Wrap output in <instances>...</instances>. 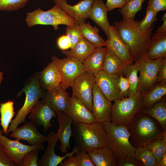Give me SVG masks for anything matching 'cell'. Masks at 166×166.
<instances>
[{
    "label": "cell",
    "instance_id": "cell-1",
    "mask_svg": "<svg viewBox=\"0 0 166 166\" xmlns=\"http://www.w3.org/2000/svg\"><path fill=\"white\" fill-rule=\"evenodd\" d=\"M139 22L131 19L114 22L119 37L129 47L135 62L144 56L153 30H141Z\"/></svg>",
    "mask_w": 166,
    "mask_h": 166
},
{
    "label": "cell",
    "instance_id": "cell-2",
    "mask_svg": "<svg viewBox=\"0 0 166 166\" xmlns=\"http://www.w3.org/2000/svg\"><path fill=\"white\" fill-rule=\"evenodd\" d=\"M137 148L143 147L166 135L159 123L150 116L139 112L127 126Z\"/></svg>",
    "mask_w": 166,
    "mask_h": 166
},
{
    "label": "cell",
    "instance_id": "cell-3",
    "mask_svg": "<svg viewBox=\"0 0 166 166\" xmlns=\"http://www.w3.org/2000/svg\"><path fill=\"white\" fill-rule=\"evenodd\" d=\"M72 126V135L79 151L88 152L107 146L106 134L102 124L97 122L91 123L73 122Z\"/></svg>",
    "mask_w": 166,
    "mask_h": 166
},
{
    "label": "cell",
    "instance_id": "cell-4",
    "mask_svg": "<svg viewBox=\"0 0 166 166\" xmlns=\"http://www.w3.org/2000/svg\"><path fill=\"white\" fill-rule=\"evenodd\" d=\"M45 92V90L42 88L39 83L37 72L26 80L22 89L17 95L18 97L23 93H25L26 97L24 104L12 121L8 128V133L14 130L20 124L25 123L26 116L39 101V99L42 98Z\"/></svg>",
    "mask_w": 166,
    "mask_h": 166
},
{
    "label": "cell",
    "instance_id": "cell-5",
    "mask_svg": "<svg viewBox=\"0 0 166 166\" xmlns=\"http://www.w3.org/2000/svg\"><path fill=\"white\" fill-rule=\"evenodd\" d=\"M102 125L106 134L107 146L117 157H134L136 148L129 141L130 135L127 126L116 125L110 121L104 122Z\"/></svg>",
    "mask_w": 166,
    "mask_h": 166
},
{
    "label": "cell",
    "instance_id": "cell-6",
    "mask_svg": "<svg viewBox=\"0 0 166 166\" xmlns=\"http://www.w3.org/2000/svg\"><path fill=\"white\" fill-rule=\"evenodd\" d=\"M143 96L139 91L134 95L114 101L110 122L117 125L127 126L142 109Z\"/></svg>",
    "mask_w": 166,
    "mask_h": 166
},
{
    "label": "cell",
    "instance_id": "cell-7",
    "mask_svg": "<svg viewBox=\"0 0 166 166\" xmlns=\"http://www.w3.org/2000/svg\"><path fill=\"white\" fill-rule=\"evenodd\" d=\"M26 22L29 27L38 25H50L55 30L59 28L60 25L68 26L76 24L75 20L57 4L47 11L38 8L31 12L27 13Z\"/></svg>",
    "mask_w": 166,
    "mask_h": 166
},
{
    "label": "cell",
    "instance_id": "cell-8",
    "mask_svg": "<svg viewBox=\"0 0 166 166\" xmlns=\"http://www.w3.org/2000/svg\"><path fill=\"white\" fill-rule=\"evenodd\" d=\"M51 60L57 67L61 77V81L58 86L66 91L71 87L74 81L85 71L83 63L73 57L60 59L53 56Z\"/></svg>",
    "mask_w": 166,
    "mask_h": 166
},
{
    "label": "cell",
    "instance_id": "cell-9",
    "mask_svg": "<svg viewBox=\"0 0 166 166\" xmlns=\"http://www.w3.org/2000/svg\"><path fill=\"white\" fill-rule=\"evenodd\" d=\"M164 59L150 60L143 56L135 62L139 73L138 91L141 93L148 91L158 83V72Z\"/></svg>",
    "mask_w": 166,
    "mask_h": 166
},
{
    "label": "cell",
    "instance_id": "cell-10",
    "mask_svg": "<svg viewBox=\"0 0 166 166\" xmlns=\"http://www.w3.org/2000/svg\"><path fill=\"white\" fill-rule=\"evenodd\" d=\"M95 83L93 74L85 71L77 78L71 86L72 97L83 104L92 112L93 90Z\"/></svg>",
    "mask_w": 166,
    "mask_h": 166
},
{
    "label": "cell",
    "instance_id": "cell-11",
    "mask_svg": "<svg viewBox=\"0 0 166 166\" xmlns=\"http://www.w3.org/2000/svg\"><path fill=\"white\" fill-rule=\"evenodd\" d=\"M112 104L100 90L96 83L93 90L92 112L97 122L110 121Z\"/></svg>",
    "mask_w": 166,
    "mask_h": 166
},
{
    "label": "cell",
    "instance_id": "cell-12",
    "mask_svg": "<svg viewBox=\"0 0 166 166\" xmlns=\"http://www.w3.org/2000/svg\"><path fill=\"white\" fill-rule=\"evenodd\" d=\"M0 143L6 150L11 160L18 166H20L24 156L27 152L36 149L42 150L44 148L43 144L27 145L22 143L18 140H12L2 134H0Z\"/></svg>",
    "mask_w": 166,
    "mask_h": 166
},
{
    "label": "cell",
    "instance_id": "cell-13",
    "mask_svg": "<svg viewBox=\"0 0 166 166\" xmlns=\"http://www.w3.org/2000/svg\"><path fill=\"white\" fill-rule=\"evenodd\" d=\"M46 136L47 146L43 156L38 161V166H57L64 159L73 156L79 151L75 146L71 152H67L64 156L57 155L54 151L56 143L59 140L56 133L51 131Z\"/></svg>",
    "mask_w": 166,
    "mask_h": 166
},
{
    "label": "cell",
    "instance_id": "cell-14",
    "mask_svg": "<svg viewBox=\"0 0 166 166\" xmlns=\"http://www.w3.org/2000/svg\"><path fill=\"white\" fill-rule=\"evenodd\" d=\"M109 33V37L105 41V46L109 48L126 64H133L134 61L130 49L120 38L114 26H110Z\"/></svg>",
    "mask_w": 166,
    "mask_h": 166
},
{
    "label": "cell",
    "instance_id": "cell-15",
    "mask_svg": "<svg viewBox=\"0 0 166 166\" xmlns=\"http://www.w3.org/2000/svg\"><path fill=\"white\" fill-rule=\"evenodd\" d=\"M94 0H82L76 4L70 5L66 0L54 2L79 25L85 23L89 16Z\"/></svg>",
    "mask_w": 166,
    "mask_h": 166
},
{
    "label": "cell",
    "instance_id": "cell-16",
    "mask_svg": "<svg viewBox=\"0 0 166 166\" xmlns=\"http://www.w3.org/2000/svg\"><path fill=\"white\" fill-rule=\"evenodd\" d=\"M118 76L109 74L101 70L95 77V83L100 90L107 98L111 101L124 97L117 86Z\"/></svg>",
    "mask_w": 166,
    "mask_h": 166
},
{
    "label": "cell",
    "instance_id": "cell-17",
    "mask_svg": "<svg viewBox=\"0 0 166 166\" xmlns=\"http://www.w3.org/2000/svg\"><path fill=\"white\" fill-rule=\"evenodd\" d=\"M12 137L27 141L32 145H42L47 141V136L42 134L37 126L32 121L25 123L22 126L17 128L10 134Z\"/></svg>",
    "mask_w": 166,
    "mask_h": 166
},
{
    "label": "cell",
    "instance_id": "cell-18",
    "mask_svg": "<svg viewBox=\"0 0 166 166\" xmlns=\"http://www.w3.org/2000/svg\"><path fill=\"white\" fill-rule=\"evenodd\" d=\"M73 122L80 123H91L97 122L92 112L80 102L69 96L64 112Z\"/></svg>",
    "mask_w": 166,
    "mask_h": 166
},
{
    "label": "cell",
    "instance_id": "cell-19",
    "mask_svg": "<svg viewBox=\"0 0 166 166\" xmlns=\"http://www.w3.org/2000/svg\"><path fill=\"white\" fill-rule=\"evenodd\" d=\"M28 118L37 126H42L46 132L54 125L50 123L53 117L57 118L55 111L47 104L39 101L32 109Z\"/></svg>",
    "mask_w": 166,
    "mask_h": 166
},
{
    "label": "cell",
    "instance_id": "cell-20",
    "mask_svg": "<svg viewBox=\"0 0 166 166\" xmlns=\"http://www.w3.org/2000/svg\"><path fill=\"white\" fill-rule=\"evenodd\" d=\"M56 113L59 123L56 135L60 142L59 149L63 154L68 152L67 149L70 147L69 140L72 135V125L73 121L64 112L59 111Z\"/></svg>",
    "mask_w": 166,
    "mask_h": 166
},
{
    "label": "cell",
    "instance_id": "cell-21",
    "mask_svg": "<svg viewBox=\"0 0 166 166\" xmlns=\"http://www.w3.org/2000/svg\"><path fill=\"white\" fill-rule=\"evenodd\" d=\"M38 78L40 86L49 90L59 85L61 77L56 64L53 61L42 71L37 72Z\"/></svg>",
    "mask_w": 166,
    "mask_h": 166
},
{
    "label": "cell",
    "instance_id": "cell-22",
    "mask_svg": "<svg viewBox=\"0 0 166 166\" xmlns=\"http://www.w3.org/2000/svg\"><path fill=\"white\" fill-rule=\"evenodd\" d=\"M144 57L150 60L166 58V32H156L153 34Z\"/></svg>",
    "mask_w": 166,
    "mask_h": 166
},
{
    "label": "cell",
    "instance_id": "cell-23",
    "mask_svg": "<svg viewBox=\"0 0 166 166\" xmlns=\"http://www.w3.org/2000/svg\"><path fill=\"white\" fill-rule=\"evenodd\" d=\"M69 96V93L58 86L45 92L42 101L48 105L55 112H65Z\"/></svg>",
    "mask_w": 166,
    "mask_h": 166
},
{
    "label": "cell",
    "instance_id": "cell-24",
    "mask_svg": "<svg viewBox=\"0 0 166 166\" xmlns=\"http://www.w3.org/2000/svg\"><path fill=\"white\" fill-rule=\"evenodd\" d=\"M108 9L103 0H94L89 18L104 31L109 38L110 25L107 16Z\"/></svg>",
    "mask_w": 166,
    "mask_h": 166
},
{
    "label": "cell",
    "instance_id": "cell-25",
    "mask_svg": "<svg viewBox=\"0 0 166 166\" xmlns=\"http://www.w3.org/2000/svg\"><path fill=\"white\" fill-rule=\"evenodd\" d=\"M107 50L106 46L96 48L83 62L85 71L93 74L96 77L102 70Z\"/></svg>",
    "mask_w": 166,
    "mask_h": 166
},
{
    "label": "cell",
    "instance_id": "cell-26",
    "mask_svg": "<svg viewBox=\"0 0 166 166\" xmlns=\"http://www.w3.org/2000/svg\"><path fill=\"white\" fill-rule=\"evenodd\" d=\"M96 166H117V158L108 146L94 149L88 152Z\"/></svg>",
    "mask_w": 166,
    "mask_h": 166
},
{
    "label": "cell",
    "instance_id": "cell-27",
    "mask_svg": "<svg viewBox=\"0 0 166 166\" xmlns=\"http://www.w3.org/2000/svg\"><path fill=\"white\" fill-rule=\"evenodd\" d=\"M107 47L106 53L102 70L111 74L118 75L122 74L127 65L118 58L109 48Z\"/></svg>",
    "mask_w": 166,
    "mask_h": 166
},
{
    "label": "cell",
    "instance_id": "cell-28",
    "mask_svg": "<svg viewBox=\"0 0 166 166\" xmlns=\"http://www.w3.org/2000/svg\"><path fill=\"white\" fill-rule=\"evenodd\" d=\"M140 112L146 113L155 119L164 131H166V102L164 96L151 106L142 109Z\"/></svg>",
    "mask_w": 166,
    "mask_h": 166
},
{
    "label": "cell",
    "instance_id": "cell-29",
    "mask_svg": "<svg viewBox=\"0 0 166 166\" xmlns=\"http://www.w3.org/2000/svg\"><path fill=\"white\" fill-rule=\"evenodd\" d=\"M95 48L93 45L83 37L72 49L63 51L62 53L67 57H74L83 63Z\"/></svg>",
    "mask_w": 166,
    "mask_h": 166
},
{
    "label": "cell",
    "instance_id": "cell-30",
    "mask_svg": "<svg viewBox=\"0 0 166 166\" xmlns=\"http://www.w3.org/2000/svg\"><path fill=\"white\" fill-rule=\"evenodd\" d=\"M79 25L82 37L95 48L105 46V41L99 35V30L96 26L93 27L89 22Z\"/></svg>",
    "mask_w": 166,
    "mask_h": 166
},
{
    "label": "cell",
    "instance_id": "cell-31",
    "mask_svg": "<svg viewBox=\"0 0 166 166\" xmlns=\"http://www.w3.org/2000/svg\"><path fill=\"white\" fill-rule=\"evenodd\" d=\"M142 94V109L148 108L160 100L165 96L166 83L158 82L150 90Z\"/></svg>",
    "mask_w": 166,
    "mask_h": 166
},
{
    "label": "cell",
    "instance_id": "cell-32",
    "mask_svg": "<svg viewBox=\"0 0 166 166\" xmlns=\"http://www.w3.org/2000/svg\"><path fill=\"white\" fill-rule=\"evenodd\" d=\"M138 67L136 62L134 64L127 65L124 70L122 75L127 78L129 84L128 97L134 95L138 91Z\"/></svg>",
    "mask_w": 166,
    "mask_h": 166
},
{
    "label": "cell",
    "instance_id": "cell-33",
    "mask_svg": "<svg viewBox=\"0 0 166 166\" xmlns=\"http://www.w3.org/2000/svg\"><path fill=\"white\" fill-rule=\"evenodd\" d=\"M14 101L8 100L0 104V124L3 132L8 134V130L10 124L15 114L14 111Z\"/></svg>",
    "mask_w": 166,
    "mask_h": 166
},
{
    "label": "cell",
    "instance_id": "cell-34",
    "mask_svg": "<svg viewBox=\"0 0 166 166\" xmlns=\"http://www.w3.org/2000/svg\"><path fill=\"white\" fill-rule=\"evenodd\" d=\"M144 0H132L127 2L121 8L119 12L123 17V20L134 19L136 13L140 10Z\"/></svg>",
    "mask_w": 166,
    "mask_h": 166
},
{
    "label": "cell",
    "instance_id": "cell-35",
    "mask_svg": "<svg viewBox=\"0 0 166 166\" xmlns=\"http://www.w3.org/2000/svg\"><path fill=\"white\" fill-rule=\"evenodd\" d=\"M134 157L141 162L144 166H158L156 160L152 152L145 147L136 148Z\"/></svg>",
    "mask_w": 166,
    "mask_h": 166
},
{
    "label": "cell",
    "instance_id": "cell-36",
    "mask_svg": "<svg viewBox=\"0 0 166 166\" xmlns=\"http://www.w3.org/2000/svg\"><path fill=\"white\" fill-rule=\"evenodd\" d=\"M145 147L152 152L158 165L161 157L166 152V135L163 139L153 141Z\"/></svg>",
    "mask_w": 166,
    "mask_h": 166
},
{
    "label": "cell",
    "instance_id": "cell-37",
    "mask_svg": "<svg viewBox=\"0 0 166 166\" xmlns=\"http://www.w3.org/2000/svg\"><path fill=\"white\" fill-rule=\"evenodd\" d=\"M66 35L69 38L71 44V49H72L83 38L79 25L77 24L67 26L65 28Z\"/></svg>",
    "mask_w": 166,
    "mask_h": 166
},
{
    "label": "cell",
    "instance_id": "cell-38",
    "mask_svg": "<svg viewBox=\"0 0 166 166\" xmlns=\"http://www.w3.org/2000/svg\"><path fill=\"white\" fill-rule=\"evenodd\" d=\"M29 0H0V11H14L24 7Z\"/></svg>",
    "mask_w": 166,
    "mask_h": 166
},
{
    "label": "cell",
    "instance_id": "cell-39",
    "mask_svg": "<svg viewBox=\"0 0 166 166\" xmlns=\"http://www.w3.org/2000/svg\"><path fill=\"white\" fill-rule=\"evenodd\" d=\"M146 13L144 18L140 21L138 24L139 28L143 31L153 28L154 22L157 20L156 16L157 13L147 7Z\"/></svg>",
    "mask_w": 166,
    "mask_h": 166
},
{
    "label": "cell",
    "instance_id": "cell-40",
    "mask_svg": "<svg viewBox=\"0 0 166 166\" xmlns=\"http://www.w3.org/2000/svg\"><path fill=\"white\" fill-rule=\"evenodd\" d=\"M39 150L36 149L27 152L24 156L20 166H38Z\"/></svg>",
    "mask_w": 166,
    "mask_h": 166
},
{
    "label": "cell",
    "instance_id": "cell-41",
    "mask_svg": "<svg viewBox=\"0 0 166 166\" xmlns=\"http://www.w3.org/2000/svg\"><path fill=\"white\" fill-rule=\"evenodd\" d=\"M116 83L117 87L121 95L124 97H128L129 86L127 78L121 74L118 76Z\"/></svg>",
    "mask_w": 166,
    "mask_h": 166
},
{
    "label": "cell",
    "instance_id": "cell-42",
    "mask_svg": "<svg viewBox=\"0 0 166 166\" xmlns=\"http://www.w3.org/2000/svg\"><path fill=\"white\" fill-rule=\"evenodd\" d=\"M75 154L78 166H95L88 152L79 151Z\"/></svg>",
    "mask_w": 166,
    "mask_h": 166
},
{
    "label": "cell",
    "instance_id": "cell-43",
    "mask_svg": "<svg viewBox=\"0 0 166 166\" xmlns=\"http://www.w3.org/2000/svg\"><path fill=\"white\" fill-rule=\"evenodd\" d=\"M118 166H143V164L134 157L124 156L117 157Z\"/></svg>",
    "mask_w": 166,
    "mask_h": 166
},
{
    "label": "cell",
    "instance_id": "cell-44",
    "mask_svg": "<svg viewBox=\"0 0 166 166\" xmlns=\"http://www.w3.org/2000/svg\"><path fill=\"white\" fill-rule=\"evenodd\" d=\"M9 157L7 151L0 143V166H17Z\"/></svg>",
    "mask_w": 166,
    "mask_h": 166
},
{
    "label": "cell",
    "instance_id": "cell-45",
    "mask_svg": "<svg viewBox=\"0 0 166 166\" xmlns=\"http://www.w3.org/2000/svg\"><path fill=\"white\" fill-rule=\"evenodd\" d=\"M147 7L157 13L166 9V0H149Z\"/></svg>",
    "mask_w": 166,
    "mask_h": 166
},
{
    "label": "cell",
    "instance_id": "cell-46",
    "mask_svg": "<svg viewBox=\"0 0 166 166\" xmlns=\"http://www.w3.org/2000/svg\"><path fill=\"white\" fill-rule=\"evenodd\" d=\"M125 0H107L105 4L108 11L116 8H121L127 2Z\"/></svg>",
    "mask_w": 166,
    "mask_h": 166
},
{
    "label": "cell",
    "instance_id": "cell-47",
    "mask_svg": "<svg viewBox=\"0 0 166 166\" xmlns=\"http://www.w3.org/2000/svg\"><path fill=\"white\" fill-rule=\"evenodd\" d=\"M57 45L58 48L63 51L70 48L71 44L70 40L66 35L60 37L57 41Z\"/></svg>",
    "mask_w": 166,
    "mask_h": 166
},
{
    "label": "cell",
    "instance_id": "cell-48",
    "mask_svg": "<svg viewBox=\"0 0 166 166\" xmlns=\"http://www.w3.org/2000/svg\"><path fill=\"white\" fill-rule=\"evenodd\" d=\"M157 81L158 83H166V58L163 59L159 68Z\"/></svg>",
    "mask_w": 166,
    "mask_h": 166
},
{
    "label": "cell",
    "instance_id": "cell-49",
    "mask_svg": "<svg viewBox=\"0 0 166 166\" xmlns=\"http://www.w3.org/2000/svg\"><path fill=\"white\" fill-rule=\"evenodd\" d=\"M60 166H78L77 159L75 156L68 157L59 164Z\"/></svg>",
    "mask_w": 166,
    "mask_h": 166
},
{
    "label": "cell",
    "instance_id": "cell-50",
    "mask_svg": "<svg viewBox=\"0 0 166 166\" xmlns=\"http://www.w3.org/2000/svg\"><path fill=\"white\" fill-rule=\"evenodd\" d=\"M162 19L163 22V24L158 27L156 32L159 33L166 32V13H165L162 17Z\"/></svg>",
    "mask_w": 166,
    "mask_h": 166
},
{
    "label": "cell",
    "instance_id": "cell-51",
    "mask_svg": "<svg viewBox=\"0 0 166 166\" xmlns=\"http://www.w3.org/2000/svg\"><path fill=\"white\" fill-rule=\"evenodd\" d=\"M166 166V152H165L161 157L158 166Z\"/></svg>",
    "mask_w": 166,
    "mask_h": 166
},
{
    "label": "cell",
    "instance_id": "cell-52",
    "mask_svg": "<svg viewBox=\"0 0 166 166\" xmlns=\"http://www.w3.org/2000/svg\"><path fill=\"white\" fill-rule=\"evenodd\" d=\"M3 73L2 72H0V85L3 79Z\"/></svg>",
    "mask_w": 166,
    "mask_h": 166
},
{
    "label": "cell",
    "instance_id": "cell-53",
    "mask_svg": "<svg viewBox=\"0 0 166 166\" xmlns=\"http://www.w3.org/2000/svg\"><path fill=\"white\" fill-rule=\"evenodd\" d=\"M3 132L2 129H0V134H2V133Z\"/></svg>",
    "mask_w": 166,
    "mask_h": 166
},
{
    "label": "cell",
    "instance_id": "cell-54",
    "mask_svg": "<svg viewBox=\"0 0 166 166\" xmlns=\"http://www.w3.org/2000/svg\"><path fill=\"white\" fill-rule=\"evenodd\" d=\"M53 1H64V0H52Z\"/></svg>",
    "mask_w": 166,
    "mask_h": 166
},
{
    "label": "cell",
    "instance_id": "cell-55",
    "mask_svg": "<svg viewBox=\"0 0 166 166\" xmlns=\"http://www.w3.org/2000/svg\"><path fill=\"white\" fill-rule=\"evenodd\" d=\"M126 1H127V2H128V1H131L132 0H125Z\"/></svg>",
    "mask_w": 166,
    "mask_h": 166
}]
</instances>
